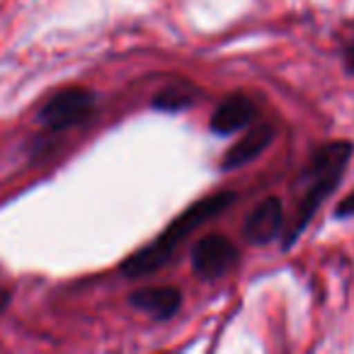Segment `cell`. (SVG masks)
Returning <instances> with one entry per match:
<instances>
[{
	"label": "cell",
	"mask_w": 354,
	"mask_h": 354,
	"mask_svg": "<svg viewBox=\"0 0 354 354\" xmlns=\"http://www.w3.org/2000/svg\"><path fill=\"white\" fill-rule=\"evenodd\" d=\"M352 156L354 141H349V138H335V141H325L318 148H313L308 162H306V167L299 175L301 194L294 214H291L289 223L284 228V238H281L284 250L296 245V241L310 226V221L315 218L318 209L325 204V199L333 197V192L342 183Z\"/></svg>",
	"instance_id": "obj_1"
},
{
	"label": "cell",
	"mask_w": 354,
	"mask_h": 354,
	"mask_svg": "<svg viewBox=\"0 0 354 354\" xmlns=\"http://www.w3.org/2000/svg\"><path fill=\"white\" fill-rule=\"evenodd\" d=\"M236 199L233 192H216L209 194V197L199 199L194 207H189L185 214L175 218L165 231L158 236V241H153L151 245L141 248L138 252H133L127 262L122 265L124 277L129 279H138V277H146L151 272H158L167 260L172 257V252L180 248V243L189 236L192 231H197L204 221L218 216L223 209H228Z\"/></svg>",
	"instance_id": "obj_2"
},
{
	"label": "cell",
	"mask_w": 354,
	"mask_h": 354,
	"mask_svg": "<svg viewBox=\"0 0 354 354\" xmlns=\"http://www.w3.org/2000/svg\"><path fill=\"white\" fill-rule=\"evenodd\" d=\"M95 107V95L88 88H66L56 93L49 102L41 107L39 119L49 129H68L73 124L90 117Z\"/></svg>",
	"instance_id": "obj_3"
},
{
	"label": "cell",
	"mask_w": 354,
	"mask_h": 354,
	"mask_svg": "<svg viewBox=\"0 0 354 354\" xmlns=\"http://www.w3.org/2000/svg\"><path fill=\"white\" fill-rule=\"evenodd\" d=\"M236 262H238V248L226 236L214 233V236L202 238L194 245L192 265L207 279H216V277L226 274Z\"/></svg>",
	"instance_id": "obj_4"
},
{
	"label": "cell",
	"mask_w": 354,
	"mask_h": 354,
	"mask_svg": "<svg viewBox=\"0 0 354 354\" xmlns=\"http://www.w3.org/2000/svg\"><path fill=\"white\" fill-rule=\"evenodd\" d=\"M284 204L279 197H267L257 204L243 226V236L252 245H267L284 231Z\"/></svg>",
	"instance_id": "obj_5"
},
{
	"label": "cell",
	"mask_w": 354,
	"mask_h": 354,
	"mask_svg": "<svg viewBox=\"0 0 354 354\" xmlns=\"http://www.w3.org/2000/svg\"><path fill=\"white\" fill-rule=\"evenodd\" d=\"M257 119V104L248 95L236 93L231 97L221 100L218 107L212 114V129L221 136H228L233 131H241L250 122Z\"/></svg>",
	"instance_id": "obj_6"
},
{
	"label": "cell",
	"mask_w": 354,
	"mask_h": 354,
	"mask_svg": "<svg viewBox=\"0 0 354 354\" xmlns=\"http://www.w3.org/2000/svg\"><path fill=\"white\" fill-rule=\"evenodd\" d=\"M274 136H277L274 124L260 122V124H255V127H250V131L226 151L221 167L223 170H233V167H241V165H245V162L255 160L257 156H262V153L270 148Z\"/></svg>",
	"instance_id": "obj_7"
},
{
	"label": "cell",
	"mask_w": 354,
	"mask_h": 354,
	"mask_svg": "<svg viewBox=\"0 0 354 354\" xmlns=\"http://www.w3.org/2000/svg\"><path fill=\"white\" fill-rule=\"evenodd\" d=\"M133 308L153 315L156 320H167L180 310L183 306V294L175 286H146L129 296Z\"/></svg>",
	"instance_id": "obj_8"
},
{
	"label": "cell",
	"mask_w": 354,
	"mask_h": 354,
	"mask_svg": "<svg viewBox=\"0 0 354 354\" xmlns=\"http://www.w3.org/2000/svg\"><path fill=\"white\" fill-rule=\"evenodd\" d=\"M158 109H165V112H177V109H185L189 104H194V90H189L187 85H172L165 88L156 100H153Z\"/></svg>",
	"instance_id": "obj_9"
},
{
	"label": "cell",
	"mask_w": 354,
	"mask_h": 354,
	"mask_svg": "<svg viewBox=\"0 0 354 354\" xmlns=\"http://www.w3.org/2000/svg\"><path fill=\"white\" fill-rule=\"evenodd\" d=\"M354 216V192H349L339 204L335 207V218H352Z\"/></svg>",
	"instance_id": "obj_10"
},
{
	"label": "cell",
	"mask_w": 354,
	"mask_h": 354,
	"mask_svg": "<svg viewBox=\"0 0 354 354\" xmlns=\"http://www.w3.org/2000/svg\"><path fill=\"white\" fill-rule=\"evenodd\" d=\"M342 61H344V68H347L349 73H354V39L342 49Z\"/></svg>",
	"instance_id": "obj_11"
},
{
	"label": "cell",
	"mask_w": 354,
	"mask_h": 354,
	"mask_svg": "<svg viewBox=\"0 0 354 354\" xmlns=\"http://www.w3.org/2000/svg\"><path fill=\"white\" fill-rule=\"evenodd\" d=\"M8 304H10V291H8V289H0V313L6 310Z\"/></svg>",
	"instance_id": "obj_12"
}]
</instances>
